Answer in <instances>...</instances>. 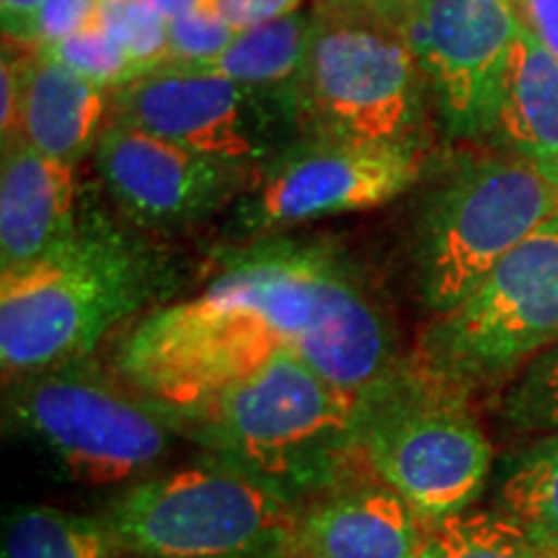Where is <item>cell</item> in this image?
Returning <instances> with one entry per match:
<instances>
[{"mask_svg": "<svg viewBox=\"0 0 558 558\" xmlns=\"http://www.w3.org/2000/svg\"><path fill=\"white\" fill-rule=\"evenodd\" d=\"M422 148L300 137L233 202L239 241L388 205L422 179Z\"/></svg>", "mask_w": 558, "mask_h": 558, "instance_id": "11", "label": "cell"}, {"mask_svg": "<svg viewBox=\"0 0 558 558\" xmlns=\"http://www.w3.org/2000/svg\"><path fill=\"white\" fill-rule=\"evenodd\" d=\"M422 558H558V541L499 509H465L427 522Z\"/></svg>", "mask_w": 558, "mask_h": 558, "instance_id": "20", "label": "cell"}, {"mask_svg": "<svg viewBox=\"0 0 558 558\" xmlns=\"http://www.w3.org/2000/svg\"><path fill=\"white\" fill-rule=\"evenodd\" d=\"M163 288L166 264L143 235L99 207H81L73 233L50 254L0 271L5 380L86 360Z\"/></svg>", "mask_w": 558, "mask_h": 558, "instance_id": "2", "label": "cell"}, {"mask_svg": "<svg viewBox=\"0 0 558 558\" xmlns=\"http://www.w3.org/2000/svg\"><path fill=\"white\" fill-rule=\"evenodd\" d=\"M109 109L111 122L256 169L303 137L295 90L243 86L205 70H156L117 88Z\"/></svg>", "mask_w": 558, "mask_h": 558, "instance_id": "10", "label": "cell"}, {"mask_svg": "<svg viewBox=\"0 0 558 558\" xmlns=\"http://www.w3.org/2000/svg\"><path fill=\"white\" fill-rule=\"evenodd\" d=\"M494 132L558 186V58L520 24Z\"/></svg>", "mask_w": 558, "mask_h": 558, "instance_id": "17", "label": "cell"}, {"mask_svg": "<svg viewBox=\"0 0 558 558\" xmlns=\"http://www.w3.org/2000/svg\"><path fill=\"white\" fill-rule=\"evenodd\" d=\"M197 295L140 318L117 373L169 414L271 357L360 396L403 354L386 300L337 243L262 235L220 251Z\"/></svg>", "mask_w": 558, "mask_h": 558, "instance_id": "1", "label": "cell"}, {"mask_svg": "<svg viewBox=\"0 0 558 558\" xmlns=\"http://www.w3.org/2000/svg\"><path fill=\"white\" fill-rule=\"evenodd\" d=\"M388 0H320L324 9H344V11H383Z\"/></svg>", "mask_w": 558, "mask_h": 558, "instance_id": "31", "label": "cell"}, {"mask_svg": "<svg viewBox=\"0 0 558 558\" xmlns=\"http://www.w3.org/2000/svg\"><path fill=\"white\" fill-rule=\"evenodd\" d=\"M239 32L213 9H197L169 21V60L163 68L205 70L233 45ZM160 68V70H163Z\"/></svg>", "mask_w": 558, "mask_h": 558, "instance_id": "25", "label": "cell"}, {"mask_svg": "<svg viewBox=\"0 0 558 558\" xmlns=\"http://www.w3.org/2000/svg\"><path fill=\"white\" fill-rule=\"evenodd\" d=\"M96 171L132 226H197L256 184L262 169L202 156L130 124L111 122L96 143Z\"/></svg>", "mask_w": 558, "mask_h": 558, "instance_id": "13", "label": "cell"}, {"mask_svg": "<svg viewBox=\"0 0 558 558\" xmlns=\"http://www.w3.org/2000/svg\"><path fill=\"white\" fill-rule=\"evenodd\" d=\"M388 3H390V0H388ZM388 3H386V5H388Z\"/></svg>", "mask_w": 558, "mask_h": 558, "instance_id": "32", "label": "cell"}, {"mask_svg": "<svg viewBox=\"0 0 558 558\" xmlns=\"http://www.w3.org/2000/svg\"><path fill=\"white\" fill-rule=\"evenodd\" d=\"M357 396L295 357H271L173 411L207 458L279 488L298 505L360 476Z\"/></svg>", "mask_w": 558, "mask_h": 558, "instance_id": "3", "label": "cell"}, {"mask_svg": "<svg viewBox=\"0 0 558 558\" xmlns=\"http://www.w3.org/2000/svg\"><path fill=\"white\" fill-rule=\"evenodd\" d=\"M300 509L205 456L124 486L101 518L122 558H300Z\"/></svg>", "mask_w": 558, "mask_h": 558, "instance_id": "5", "label": "cell"}, {"mask_svg": "<svg viewBox=\"0 0 558 558\" xmlns=\"http://www.w3.org/2000/svg\"><path fill=\"white\" fill-rule=\"evenodd\" d=\"M39 52L58 60L60 65L70 68L81 78L90 81L104 90H117L143 78V73H140L130 54L117 45V39L101 24L62 41H54V45L39 47Z\"/></svg>", "mask_w": 558, "mask_h": 558, "instance_id": "23", "label": "cell"}, {"mask_svg": "<svg viewBox=\"0 0 558 558\" xmlns=\"http://www.w3.org/2000/svg\"><path fill=\"white\" fill-rule=\"evenodd\" d=\"M45 0H0L3 16V39L34 47V32Z\"/></svg>", "mask_w": 558, "mask_h": 558, "instance_id": "29", "label": "cell"}, {"mask_svg": "<svg viewBox=\"0 0 558 558\" xmlns=\"http://www.w3.org/2000/svg\"><path fill=\"white\" fill-rule=\"evenodd\" d=\"M494 509L558 541V432L505 458Z\"/></svg>", "mask_w": 558, "mask_h": 558, "instance_id": "21", "label": "cell"}, {"mask_svg": "<svg viewBox=\"0 0 558 558\" xmlns=\"http://www.w3.org/2000/svg\"><path fill=\"white\" fill-rule=\"evenodd\" d=\"M520 24L558 58V0H509Z\"/></svg>", "mask_w": 558, "mask_h": 558, "instance_id": "28", "label": "cell"}, {"mask_svg": "<svg viewBox=\"0 0 558 558\" xmlns=\"http://www.w3.org/2000/svg\"><path fill=\"white\" fill-rule=\"evenodd\" d=\"M101 0H45L34 32V47H47L99 26Z\"/></svg>", "mask_w": 558, "mask_h": 558, "instance_id": "26", "label": "cell"}, {"mask_svg": "<svg viewBox=\"0 0 558 558\" xmlns=\"http://www.w3.org/2000/svg\"><path fill=\"white\" fill-rule=\"evenodd\" d=\"M354 445L362 471L399 492L424 522L476 505L494 460L469 396L411 354L357 396Z\"/></svg>", "mask_w": 558, "mask_h": 558, "instance_id": "4", "label": "cell"}, {"mask_svg": "<svg viewBox=\"0 0 558 558\" xmlns=\"http://www.w3.org/2000/svg\"><path fill=\"white\" fill-rule=\"evenodd\" d=\"M450 137L494 132L520 19L509 0H390Z\"/></svg>", "mask_w": 558, "mask_h": 558, "instance_id": "12", "label": "cell"}, {"mask_svg": "<svg viewBox=\"0 0 558 558\" xmlns=\"http://www.w3.org/2000/svg\"><path fill=\"white\" fill-rule=\"evenodd\" d=\"M75 166L41 156L26 140L3 148L0 169V271L41 259L78 222Z\"/></svg>", "mask_w": 558, "mask_h": 558, "instance_id": "15", "label": "cell"}, {"mask_svg": "<svg viewBox=\"0 0 558 558\" xmlns=\"http://www.w3.org/2000/svg\"><path fill=\"white\" fill-rule=\"evenodd\" d=\"M427 96L414 52L388 16L318 11L295 83L303 137L422 148Z\"/></svg>", "mask_w": 558, "mask_h": 558, "instance_id": "8", "label": "cell"}, {"mask_svg": "<svg viewBox=\"0 0 558 558\" xmlns=\"http://www.w3.org/2000/svg\"><path fill=\"white\" fill-rule=\"evenodd\" d=\"M107 111V90L34 50L21 96V140L41 156L75 166L96 150Z\"/></svg>", "mask_w": 558, "mask_h": 558, "instance_id": "16", "label": "cell"}, {"mask_svg": "<svg viewBox=\"0 0 558 558\" xmlns=\"http://www.w3.org/2000/svg\"><path fill=\"white\" fill-rule=\"evenodd\" d=\"M99 24L143 75L156 73L169 60V19L153 0H101Z\"/></svg>", "mask_w": 558, "mask_h": 558, "instance_id": "22", "label": "cell"}, {"mask_svg": "<svg viewBox=\"0 0 558 558\" xmlns=\"http://www.w3.org/2000/svg\"><path fill=\"white\" fill-rule=\"evenodd\" d=\"M318 11H295L239 32L233 45L205 73L269 90H295L300 70L308 58Z\"/></svg>", "mask_w": 558, "mask_h": 558, "instance_id": "18", "label": "cell"}, {"mask_svg": "<svg viewBox=\"0 0 558 558\" xmlns=\"http://www.w3.org/2000/svg\"><path fill=\"white\" fill-rule=\"evenodd\" d=\"M0 558H122L107 522L47 505H19L3 520Z\"/></svg>", "mask_w": 558, "mask_h": 558, "instance_id": "19", "label": "cell"}, {"mask_svg": "<svg viewBox=\"0 0 558 558\" xmlns=\"http://www.w3.org/2000/svg\"><path fill=\"white\" fill-rule=\"evenodd\" d=\"M303 3L305 0H207V9L228 21L235 32H246L267 21L290 16L303 9Z\"/></svg>", "mask_w": 558, "mask_h": 558, "instance_id": "27", "label": "cell"}, {"mask_svg": "<svg viewBox=\"0 0 558 558\" xmlns=\"http://www.w3.org/2000/svg\"><path fill=\"white\" fill-rule=\"evenodd\" d=\"M558 344V209L456 308L435 316L411 352L463 396L497 388Z\"/></svg>", "mask_w": 558, "mask_h": 558, "instance_id": "9", "label": "cell"}, {"mask_svg": "<svg viewBox=\"0 0 558 558\" xmlns=\"http://www.w3.org/2000/svg\"><path fill=\"white\" fill-rule=\"evenodd\" d=\"M153 3H156V9L169 21L186 16V13L197 9H207V0H153Z\"/></svg>", "mask_w": 558, "mask_h": 558, "instance_id": "30", "label": "cell"}, {"mask_svg": "<svg viewBox=\"0 0 558 558\" xmlns=\"http://www.w3.org/2000/svg\"><path fill=\"white\" fill-rule=\"evenodd\" d=\"M556 209L558 186L522 158L465 156L439 169L411 233V271L432 318L471 295Z\"/></svg>", "mask_w": 558, "mask_h": 558, "instance_id": "7", "label": "cell"}, {"mask_svg": "<svg viewBox=\"0 0 558 558\" xmlns=\"http://www.w3.org/2000/svg\"><path fill=\"white\" fill-rule=\"evenodd\" d=\"M5 414L68 478L88 486H130L163 471L184 437L169 411L88 360L11 378Z\"/></svg>", "mask_w": 558, "mask_h": 558, "instance_id": "6", "label": "cell"}, {"mask_svg": "<svg viewBox=\"0 0 558 558\" xmlns=\"http://www.w3.org/2000/svg\"><path fill=\"white\" fill-rule=\"evenodd\" d=\"M501 416L509 427L530 435L558 432V344L530 362L507 390Z\"/></svg>", "mask_w": 558, "mask_h": 558, "instance_id": "24", "label": "cell"}, {"mask_svg": "<svg viewBox=\"0 0 558 558\" xmlns=\"http://www.w3.org/2000/svg\"><path fill=\"white\" fill-rule=\"evenodd\" d=\"M424 541L416 509L367 473L300 509V558H422Z\"/></svg>", "mask_w": 558, "mask_h": 558, "instance_id": "14", "label": "cell"}]
</instances>
